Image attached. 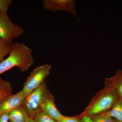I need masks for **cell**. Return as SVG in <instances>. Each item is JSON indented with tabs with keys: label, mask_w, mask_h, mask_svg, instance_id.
<instances>
[{
	"label": "cell",
	"mask_w": 122,
	"mask_h": 122,
	"mask_svg": "<svg viewBox=\"0 0 122 122\" xmlns=\"http://www.w3.org/2000/svg\"><path fill=\"white\" fill-rule=\"evenodd\" d=\"M34 63L31 49L23 43L16 42L12 44L8 57L0 63V75L14 67L26 72Z\"/></svg>",
	"instance_id": "6da1fadb"
},
{
	"label": "cell",
	"mask_w": 122,
	"mask_h": 122,
	"mask_svg": "<svg viewBox=\"0 0 122 122\" xmlns=\"http://www.w3.org/2000/svg\"><path fill=\"white\" fill-rule=\"evenodd\" d=\"M119 97L112 87L105 85L92 99L82 113L76 117L81 119L84 117H91L109 111L113 106Z\"/></svg>",
	"instance_id": "7a4b0ae2"
},
{
	"label": "cell",
	"mask_w": 122,
	"mask_h": 122,
	"mask_svg": "<svg viewBox=\"0 0 122 122\" xmlns=\"http://www.w3.org/2000/svg\"><path fill=\"white\" fill-rule=\"evenodd\" d=\"M49 90L45 81L38 88L27 96L22 104L29 117L32 118L35 114L41 111V106Z\"/></svg>",
	"instance_id": "3957f363"
},
{
	"label": "cell",
	"mask_w": 122,
	"mask_h": 122,
	"mask_svg": "<svg viewBox=\"0 0 122 122\" xmlns=\"http://www.w3.org/2000/svg\"><path fill=\"white\" fill-rule=\"evenodd\" d=\"M51 67V65L46 64L37 66L33 70L26 78L21 90L25 95L28 96L45 81Z\"/></svg>",
	"instance_id": "277c9868"
},
{
	"label": "cell",
	"mask_w": 122,
	"mask_h": 122,
	"mask_svg": "<svg viewBox=\"0 0 122 122\" xmlns=\"http://www.w3.org/2000/svg\"><path fill=\"white\" fill-rule=\"evenodd\" d=\"M24 29L12 22L8 15L0 13V38L5 41L12 44L15 38L22 36Z\"/></svg>",
	"instance_id": "5b68a950"
},
{
	"label": "cell",
	"mask_w": 122,
	"mask_h": 122,
	"mask_svg": "<svg viewBox=\"0 0 122 122\" xmlns=\"http://www.w3.org/2000/svg\"><path fill=\"white\" fill-rule=\"evenodd\" d=\"M42 3L45 10L53 12L66 11L76 15L75 2L74 0H43Z\"/></svg>",
	"instance_id": "8992f818"
},
{
	"label": "cell",
	"mask_w": 122,
	"mask_h": 122,
	"mask_svg": "<svg viewBox=\"0 0 122 122\" xmlns=\"http://www.w3.org/2000/svg\"><path fill=\"white\" fill-rule=\"evenodd\" d=\"M26 96L21 90L7 98L0 103V115L9 113L22 105Z\"/></svg>",
	"instance_id": "52a82bcc"
},
{
	"label": "cell",
	"mask_w": 122,
	"mask_h": 122,
	"mask_svg": "<svg viewBox=\"0 0 122 122\" xmlns=\"http://www.w3.org/2000/svg\"><path fill=\"white\" fill-rule=\"evenodd\" d=\"M41 111L56 122L61 120L65 116L58 109L55 102L54 96L50 92L47 94L43 101Z\"/></svg>",
	"instance_id": "ba28073f"
},
{
	"label": "cell",
	"mask_w": 122,
	"mask_h": 122,
	"mask_svg": "<svg viewBox=\"0 0 122 122\" xmlns=\"http://www.w3.org/2000/svg\"><path fill=\"white\" fill-rule=\"evenodd\" d=\"M105 85L112 87L116 92L119 98L122 100V69L117 70L113 77L105 78Z\"/></svg>",
	"instance_id": "9c48e42d"
},
{
	"label": "cell",
	"mask_w": 122,
	"mask_h": 122,
	"mask_svg": "<svg viewBox=\"0 0 122 122\" xmlns=\"http://www.w3.org/2000/svg\"><path fill=\"white\" fill-rule=\"evenodd\" d=\"M29 118L22 105L9 113V121L10 122H27Z\"/></svg>",
	"instance_id": "30bf717a"
},
{
	"label": "cell",
	"mask_w": 122,
	"mask_h": 122,
	"mask_svg": "<svg viewBox=\"0 0 122 122\" xmlns=\"http://www.w3.org/2000/svg\"><path fill=\"white\" fill-rule=\"evenodd\" d=\"M102 114L114 118L117 122H122V100L119 99L110 110Z\"/></svg>",
	"instance_id": "8fae6325"
},
{
	"label": "cell",
	"mask_w": 122,
	"mask_h": 122,
	"mask_svg": "<svg viewBox=\"0 0 122 122\" xmlns=\"http://www.w3.org/2000/svg\"><path fill=\"white\" fill-rule=\"evenodd\" d=\"M12 91L11 83L0 77V103L13 95Z\"/></svg>",
	"instance_id": "7c38bea8"
},
{
	"label": "cell",
	"mask_w": 122,
	"mask_h": 122,
	"mask_svg": "<svg viewBox=\"0 0 122 122\" xmlns=\"http://www.w3.org/2000/svg\"><path fill=\"white\" fill-rule=\"evenodd\" d=\"M12 44L5 41L0 38V63L4 60L7 55L9 54Z\"/></svg>",
	"instance_id": "4fadbf2b"
},
{
	"label": "cell",
	"mask_w": 122,
	"mask_h": 122,
	"mask_svg": "<svg viewBox=\"0 0 122 122\" xmlns=\"http://www.w3.org/2000/svg\"><path fill=\"white\" fill-rule=\"evenodd\" d=\"M35 122H57L44 112H39L33 116Z\"/></svg>",
	"instance_id": "5bb4252c"
},
{
	"label": "cell",
	"mask_w": 122,
	"mask_h": 122,
	"mask_svg": "<svg viewBox=\"0 0 122 122\" xmlns=\"http://www.w3.org/2000/svg\"><path fill=\"white\" fill-rule=\"evenodd\" d=\"M90 117L91 119V122H117L113 118L103 114Z\"/></svg>",
	"instance_id": "9a60e30c"
},
{
	"label": "cell",
	"mask_w": 122,
	"mask_h": 122,
	"mask_svg": "<svg viewBox=\"0 0 122 122\" xmlns=\"http://www.w3.org/2000/svg\"><path fill=\"white\" fill-rule=\"evenodd\" d=\"M12 3V0H0V13L8 15L9 6Z\"/></svg>",
	"instance_id": "2e32d148"
},
{
	"label": "cell",
	"mask_w": 122,
	"mask_h": 122,
	"mask_svg": "<svg viewBox=\"0 0 122 122\" xmlns=\"http://www.w3.org/2000/svg\"><path fill=\"white\" fill-rule=\"evenodd\" d=\"M57 122H89L85 118L80 119L76 116L68 117L65 116L63 118Z\"/></svg>",
	"instance_id": "e0dca14e"
},
{
	"label": "cell",
	"mask_w": 122,
	"mask_h": 122,
	"mask_svg": "<svg viewBox=\"0 0 122 122\" xmlns=\"http://www.w3.org/2000/svg\"><path fill=\"white\" fill-rule=\"evenodd\" d=\"M9 113H5L0 115V122H8Z\"/></svg>",
	"instance_id": "ac0fdd59"
},
{
	"label": "cell",
	"mask_w": 122,
	"mask_h": 122,
	"mask_svg": "<svg viewBox=\"0 0 122 122\" xmlns=\"http://www.w3.org/2000/svg\"><path fill=\"white\" fill-rule=\"evenodd\" d=\"M27 122H35L33 119L32 118L29 117Z\"/></svg>",
	"instance_id": "d6986e66"
}]
</instances>
